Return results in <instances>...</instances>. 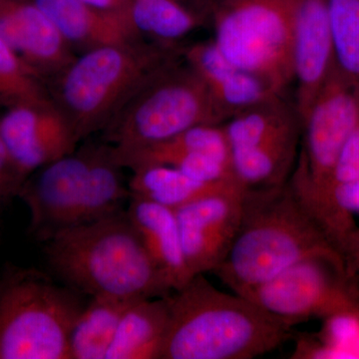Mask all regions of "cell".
<instances>
[{
  "instance_id": "4316f807",
  "label": "cell",
  "mask_w": 359,
  "mask_h": 359,
  "mask_svg": "<svg viewBox=\"0 0 359 359\" xmlns=\"http://www.w3.org/2000/svg\"><path fill=\"white\" fill-rule=\"evenodd\" d=\"M81 1L100 11L122 14L127 18H128L130 4H131V0H81Z\"/></svg>"
},
{
  "instance_id": "d6986e66",
  "label": "cell",
  "mask_w": 359,
  "mask_h": 359,
  "mask_svg": "<svg viewBox=\"0 0 359 359\" xmlns=\"http://www.w3.org/2000/svg\"><path fill=\"white\" fill-rule=\"evenodd\" d=\"M137 299L90 297L71 330L70 359H105L123 314Z\"/></svg>"
},
{
  "instance_id": "7a4b0ae2",
  "label": "cell",
  "mask_w": 359,
  "mask_h": 359,
  "mask_svg": "<svg viewBox=\"0 0 359 359\" xmlns=\"http://www.w3.org/2000/svg\"><path fill=\"white\" fill-rule=\"evenodd\" d=\"M332 254L339 252L287 181L245 192L240 229L212 273L241 294L309 257Z\"/></svg>"
},
{
  "instance_id": "3957f363",
  "label": "cell",
  "mask_w": 359,
  "mask_h": 359,
  "mask_svg": "<svg viewBox=\"0 0 359 359\" xmlns=\"http://www.w3.org/2000/svg\"><path fill=\"white\" fill-rule=\"evenodd\" d=\"M43 245L52 275L80 294L156 299L173 292L126 209L61 231Z\"/></svg>"
},
{
  "instance_id": "ac0fdd59",
  "label": "cell",
  "mask_w": 359,
  "mask_h": 359,
  "mask_svg": "<svg viewBox=\"0 0 359 359\" xmlns=\"http://www.w3.org/2000/svg\"><path fill=\"white\" fill-rule=\"evenodd\" d=\"M169 295L132 302L105 359H159L169 323Z\"/></svg>"
},
{
  "instance_id": "30bf717a",
  "label": "cell",
  "mask_w": 359,
  "mask_h": 359,
  "mask_svg": "<svg viewBox=\"0 0 359 359\" xmlns=\"http://www.w3.org/2000/svg\"><path fill=\"white\" fill-rule=\"evenodd\" d=\"M359 126V96L330 73L302 120L304 145L290 183L299 196L320 193L342 147Z\"/></svg>"
},
{
  "instance_id": "4fadbf2b",
  "label": "cell",
  "mask_w": 359,
  "mask_h": 359,
  "mask_svg": "<svg viewBox=\"0 0 359 359\" xmlns=\"http://www.w3.org/2000/svg\"><path fill=\"white\" fill-rule=\"evenodd\" d=\"M0 39L47 87L76 58L34 0H0Z\"/></svg>"
},
{
  "instance_id": "8992f818",
  "label": "cell",
  "mask_w": 359,
  "mask_h": 359,
  "mask_svg": "<svg viewBox=\"0 0 359 359\" xmlns=\"http://www.w3.org/2000/svg\"><path fill=\"white\" fill-rule=\"evenodd\" d=\"M83 295L35 268L0 275V359H70L69 337Z\"/></svg>"
},
{
  "instance_id": "8fae6325",
  "label": "cell",
  "mask_w": 359,
  "mask_h": 359,
  "mask_svg": "<svg viewBox=\"0 0 359 359\" xmlns=\"http://www.w3.org/2000/svg\"><path fill=\"white\" fill-rule=\"evenodd\" d=\"M244 196L233 185L174 210L193 276L212 273L228 256L242 222Z\"/></svg>"
},
{
  "instance_id": "277c9868",
  "label": "cell",
  "mask_w": 359,
  "mask_h": 359,
  "mask_svg": "<svg viewBox=\"0 0 359 359\" xmlns=\"http://www.w3.org/2000/svg\"><path fill=\"white\" fill-rule=\"evenodd\" d=\"M109 144L86 145L25 180L18 198L29 211L28 233L37 242L125 210L128 182Z\"/></svg>"
},
{
  "instance_id": "9a60e30c",
  "label": "cell",
  "mask_w": 359,
  "mask_h": 359,
  "mask_svg": "<svg viewBox=\"0 0 359 359\" xmlns=\"http://www.w3.org/2000/svg\"><path fill=\"white\" fill-rule=\"evenodd\" d=\"M184 59L202 78L226 119L280 96L262 78L231 63L214 40L188 47Z\"/></svg>"
},
{
  "instance_id": "cb8c5ba5",
  "label": "cell",
  "mask_w": 359,
  "mask_h": 359,
  "mask_svg": "<svg viewBox=\"0 0 359 359\" xmlns=\"http://www.w3.org/2000/svg\"><path fill=\"white\" fill-rule=\"evenodd\" d=\"M356 180H359V126L347 139L340 151L334 170L325 188L316 195H297L314 216V212L318 211L332 187Z\"/></svg>"
},
{
  "instance_id": "e0dca14e",
  "label": "cell",
  "mask_w": 359,
  "mask_h": 359,
  "mask_svg": "<svg viewBox=\"0 0 359 359\" xmlns=\"http://www.w3.org/2000/svg\"><path fill=\"white\" fill-rule=\"evenodd\" d=\"M48 16L71 48L88 51L99 47L143 40L134 32L129 18L100 11L81 0H34Z\"/></svg>"
},
{
  "instance_id": "7c38bea8",
  "label": "cell",
  "mask_w": 359,
  "mask_h": 359,
  "mask_svg": "<svg viewBox=\"0 0 359 359\" xmlns=\"http://www.w3.org/2000/svg\"><path fill=\"white\" fill-rule=\"evenodd\" d=\"M0 138L26 179L45 165L74 152L79 143L54 104L6 109L0 115Z\"/></svg>"
},
{
  "instance_id": "83f0119b",
  "label": "cell",
  "mask_w": 359,
  "mask_h": 359,
  "mask_svg": "<svg viewBox=\"0 0 359 359\" xmlns=\"http://www.w3.org/2000/svg\"><path fill=\"white\" fill-rule=\"evenodd\" d=\"M176 1L183 4L202 18L212 14L217 4V0H176Z\"/></svg>"
},
{
  "instance_id": "ffe728a7",
  "label": "cell",
  "mask_w": 359,
  "mask_h": 359,
  "mask_svg": "<svg viewBox=\"0 0 359 359\" xmlns=\"http://www.w3.org/2000/svg\"><path fill=\"white\" fill-rule=\"evenodd\" d=\"M128 181L133 197L151 201L172 210L223 190L237 183L205 184L187 176L169 165L151 164L133 170ZM240 187V186H238Z\"/></svg>"
},
{
  "instance_id": "603a6c76",
  "label": "cell",
  "mask_w": 359,
  "mask_h": 359,
  "mask_svg": "<svg viewBox=\"0 0 359 359\" xmlns=\"http://www.w3.org/2000/svg\"><path fill=\"white\" fill-rule=\"evenodd\" d=\"M334 59L342 76L359 83V0H328Z\"/></svg>"
},
{
  "instance_id": "5bb4252c",
  "label": "cell",
  "mask_w": 359,
  "mask_h": 359,
  "mask_svg": "<svg viewBox=\"0 0 359 359\" xmlns=\"http://www.w3.org/2000/svg\"><path fill=\"white\" fill-rule=\"evenodd\" d=\"M297 109L302 124L332 73L334 61L328 0H290Z\"/></svg>"
},
{
  "instance_id": "f1b7e54d",
  "label": "cell",
  "mask_w": 359,
  "mask_h": 359,
  "mask_svg": "<svg viewBox=\"0 0 359 359\" xmlns=\"http://www.w3.org/2000/svg\"><path fill=\"white\" fill-rule=\"evenodd\" d=\"M217 1H218V0H217Z\"/></svg>"
},
{
  "instance_id": "9c48e42d",
  "label": "cell",
  "mask_w": 359,
  "mask_h": 359,
  "mask_svg": "<svg viewBox=\"0 0 359 359\" xmlns=\"http://www.w3.org/2000/svg\"><path fill=\"white\" fill-rule=\"evenodd\" d=\"M240 295L292 327L313 318L359 320V283L339 254L309 257Z\"/></svg>"
},
{
  "instance_id": "d4e9b609",
  "label": "cell",
  "mask_w": 359,
  "mask_h": 359,
  "mask_svg": "<svg viewBox=\"0 0 359 359\" xmlns=\"http://www.w3.org/2000/svg\"><path fill=\"white\" fill-rule=\"evenodd\" d=\"M25 177L14 165L0 138V212L18 197Z\"/></svg>"
},
{
  "instance_id": "7402d4cb",
  "label": "cell",
  "mask_w": 359,
  "mask_h": 359,
  "mask_svg": "<svg viewBox=\"0 0 359 359\" xmlns=\"http://www.w3.org/2000/svg\"><path fill=\"white\" fill-rule=\"evenodd\" d=\"M48 87L0 39V106L8 109L20 105H52Z\"/></svg>"
},
{
  "instance_id": "484cf974",
  "label": "cell",
  "mask_w": 359,
  "mask_h": 359,
  "mask_svg": "<svg viewBox=\"0 0 359 359\" xmlns=\"http://www.w3.org/2000/svg\"><path fill=\"white\" fill-rule=\"evenodd\" d=\"M335 249L339 252L347 269L359 283V228L353 226L342 233L334 242Z\"/></svg>"
},
{
  "instance_id": "6da1fadb",
  "label": "cell",
  "mask_w": 359,
  "mask_h": 359,
  "mask_svg": "<svg viewBox=\"0 0 359 359\" xmlns=\"http://www.w3.org/2000/svg\"><path fill=\"white\" fill-rule=\"evenodd\" d=\"M159 359H252L292 337V327L242 295L215 287L204 273L169 295Z\"/></svg>"
},
{
  "instance_id": "ba28073f",
  "label": "cell",
  "mask_w": 359,
  "mask_h": 359,
  "mask_svg": "<svg viewBox=\"0 0 359 359\" xmlns=\"http://www.w3.org/2000/svg\"><path fill=\"white\" fill-rule=\"evenodd\" d=\"M215 44L240 69L282 93L294 80L290 0H218Z\"/></svg>"
},
{
  "instance_id": "2e32d148",
  "label": "cell",
  "mask_w": 359,
  "mask_h": 359,
  "mask_svg": "<svg viewBox=\"0 0 359 359\" xmlns=\"http://www.w3.org/2000/svg\"><path fill=\"white\" fill-rule=\"evenodd\" d=\"M127 215L153 264L176 292L193 278L187 264L174 210L131 196Z\"/></svg>"
},
{
  "instance_id": "52a82bcc",
  "label": "cell",
  "mask_w": 359,
  "mask_h": 359,
  "mask_svg": "<svg viewBox=\"0 0 359 359\" xmlns=\"http://www.w3.org/2000/svg\"><path fill=\"white\" fill-rule=\"evenodd\" d=\"M226 119L202 78L176 57L149 78L102 133L105 143L116 150L131 151Z\"/></svg>"
},
{
  "instance_id": "5b68a950",
  "label": "cell",
  "mask_w": 359,
  "mask_h": 359,
  "mask_svg": "<svg viewBox=\"0 0 359 359\" xmlns=\"http://www.w3.org/2000/svg\"><path fill=\"white\" fill-rule=\"evenodd\" d=\"M175 50L139 40L91 49L75 58L48 90L78 142L102 132L149 78L177 57Z\"/></svg>"
},
{
  "instance_id": "44dd1931",
  "label": "cell",
  "mask_w": 359,
  "mask_h": 359,
  "mask_svg": "<svg viewBox=\"0 0 359 359\" xmlns=\"http://www.w3.org/2000/svg\"><path fill=\"white\" fill-rule=\"evenodd\" d=\"M128 18L142 39L147 36L167 46H175L203 20L176 0H131Z\"/></svg>"
}]
</instances>
